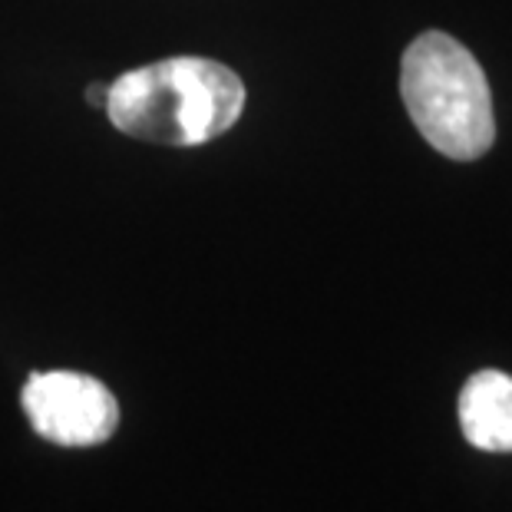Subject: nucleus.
I'll return each instance as SVG.
<instances>
[{
    "instance_id": "3",
    "label": "nucleus",
    "mask_w": 512,
    "mask_h": 512,
    "mask_svg": "<svg viewBox=\"0 0 512 512\" xmlns=\"http://www.w3.org/2000/svg\"><path fill=\"white\" fill-rule=\"evenodd\" d=\"M20 407L37 437L70 450L100 446L119 427L113 390L80 370H34L20 390Z\"/></svg>"
},
{
    "instance_id": "1",
    "label": "nucleus",
    "mask_w": 512,
    "mask_h": 512,
    "mask_svg": "<svg viewBox=\"0 0 512 512\" xmlns=\"http://www.w3.org/2000/svg\"><path fill=\"white\" fill-rule=\"evenodd\" d=\"M245 110V83L205 57H169L116 76L106 116L119 133L159 146H202Z\"/></svg>"
},
{
    "instance_id": "5",
    "label": "nucleus",
    "mask_w": 512,
    "mask_h": 512,
    "mask_svg": "<svg viewBox=\"0 0 512 512\" xmlns=\"http://www.w3.org/2000/svg\"><path fill=\"white\" fill-rule=\"evenodd\" d=\"M106 96H110V86H103V83L86 86V103H90L93 110H106Z\"/></svg>"
},
{
    "instance_id": "2",
    "label": "nucleus",
    "mask_w": 512,
    "mask_h": 512,
    "mask_svg": "<svg viewBox=\"0 0 512 512\" xmlns=\"http://www.w3.org/2000/svg\"><path fill=\"white\" fill-rule=\"evenodd\" d=\"M400 96L420 136L446 159L470 162L493 146L496 113L486 73L443 30L420 34L403 53Z\"/></svg>"
},
{
    "instance_id": "4",
    "label": "nucleus",
    "mask_w": 512,
    "mask_h": 512,
    "mask_svg": "<svg viewBox=\"0 0 512 512\" xmlns=\"http://www.w3.org/2000/svg\"><path fill=\"white\" fill-rule=\"evenodd\" d=\"M460 430L483 453H512V377L476 370L460 390Z\"/></svg>"
}]
</instances>
